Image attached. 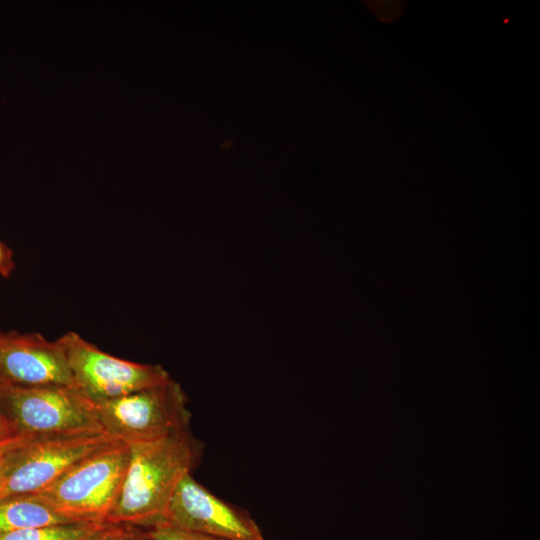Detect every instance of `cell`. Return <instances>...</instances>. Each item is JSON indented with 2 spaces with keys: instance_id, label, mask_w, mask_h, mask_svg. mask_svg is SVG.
Returning a JSON list of instances; mask_svg holds the SVG:
<instances>
[{
  "instance_id": "cell-1",
  "label": "cell",
  "mask_w": 540,
  "mask_h": 540,
  "mask_svg": "<svg viewBox=\"0 0 540 540\" xmlns=\"http://www.w3.org/2000/svg\"><path fill=\"white\" fill-rule=\"evenodd\" d=\"M128 444L130 460L126 477L106 523L151 529L164 523L174 491L198 466L204 445L190 427L155 440Z\"/></svg>"
},
{
  "instance_id": "cell-2",
  "label": "cell",
  "mask_w": 540,
  "mask_h": 540,
  "mask_svg": "<svg viewBox=\"0 0 540 540\" xmlns=\"http://www.w3.org/2000/svg\"><path fill=\"white\" fill-rule=\"evenodd\" d=\"M129 460V444L116 440L33 494L76 522L104 524L120 497Z\"/></svg>"
},
{
  "instance_id": "cell-3",
  "label": "cell",
  "mask_w": 540,
  "mask_h": 540,
  "mask_svg": "<svg viewBox=\"0 0 540 540\" xmlns=\"http://www.w3.org/2000/svg\"><path fill=\"white\" fill-rule=\"evenodd\" d=\"M0 406L17 434L35 439L104 432L95 404L72 386L0 384Z\"/></svg>"
},
{
  "instance_id": "cell-4",
  "label": "cell",
  "mask_w": 540,
  "mask_h": 540,
  "mask_svg": "<svg viewBox=\"0 0 540 540\" xmlns=\"http://www.w3.org/2000/svg\"><path fill=\"white\" fill-rule=\"evenodd\" d=\"M187 396L173 379L112 400L94 403L104 432L126 442L155 440L190 427Z\"/></svg>"
},
{
  "instance_id": "cell-5",
  "label": "cell",
  "mask_w": 540,
  "mask_h": 540,
  "mask_svg": "<svg viewBox=\"0 0 540 540\" xmlns=\"http://www.w3.org/2000/svg\"><path fill=\"white\" fill-rule=\"evenodd\" d=\"M73 385L93 403L112 400L171 380L159 365L126 361L101 351L74 332L61 336Z\"/></svg>"
},
{
  "instance_id": "cell-6",
  "label": "cell",
  "mask_w": 540,
  "mask_h": 540,
  "mask_svg": "<svg viewBox=\"0 0 540 540\" xmlns=\"http://www.w3.org/2000/svg\"><path fill=\"white\" fill-rule=\"evenodd\" d=\"M116 440L105 432L33 439L15 452L0 499L44 490L79 462Z\"/></svg>"
},
{
  "instance_id": "cell-7",
  "label": "cell",
  "mask_w": 540,
  "mask_h": 540,
  "mask_svg": "<svg viewBox=\"0 0 540 540\" xmlns=\"http://www.w3.org/2000/svg\"><path fill=\"white\" fill-rule=\"evenodd\" d=\"M163 524L227 540H266L248 511L217 497L192 474L174 491Z\"/></svg>"
},
{
  "instance_id": "cell-8",
  "label": "cell",
  "mask_w": 540,
  "mask_h": 540,
  "mask_svg": "<svg viewBox=\"0 0 540 540\" xmlns=\"http://www.w3.org/2000/svg\"><path fill=\"white\" fill-rule=\"evenodd\" d=\"M0 384L73 385L66 349L60 338L0 330Z\"/></svg>"
},
{
  "instance_id": "cell-9",
  "label": "cell",
  "mask_w": 540,
  "mask_h": 540,
  "mask_svg": "<svg viewBox=\"0 0 540 540\" xmlns=\"http://www.w3.org/2000/svg\"><path fill=\"white\" fill-rule=\"evenodd\" d=\"M79 523L66 516L38 494L0 499V534L57 524Z\"/></svg>"
},
{
  "instance_id": "cell-10",
  "label": "cell",
  "mask_w": 540,
  "mask_h": 540,
  "mask_svg": "<svg viewBox=\"0 0 540 540\" xmlns=\"http://www.w3.org/2000/svg\"><path fill=\"white\" fill-rule=\"evenodd\" d=\"M101 524L70 523L0 534V540H83Z\"/></svg>"
},
{
  "instance_id": "cell-11",
  "label": "cell",
  "mask_w": 540,
  "mask_h": 540,
  "mask_svg": "<svg viewBox=\"0 0 540 540\" xmlns=\"http://www.w3.org/2000/svg\"><path fill=\"white\" fill-rule=\"evenodd\" d=\"M83 540H155L149 529L130 525L104 523Z\"/></svg>"
},
{
  "instance_id": "cell-12",
  "label": "cell",
  "mask_w": 540,
  "mask_h": 540,
  "mask_svg": "<svg viewBox=\"0 0 540 540\" xmlns=\"http://www.w3.org/2000/svg\"><path fill=\"white\" fill-rule=\"evenodd\" d=\"M155 540H227L177 529L161 524L149 529Z\"/></svg>"
},
{
  "instance_id": "cell-13",
  "label": "cell",
  "mask_w": 540,
  "mask_h": 540,
  "mask_svg": "<svg viewBox=\"0 0 540 540\" xmlns=\"http://www.w3.org/2000/svg\"><path fill=\"white\" fill-rule=\"evenodd\" d=\"M35 438L25 435H14L9 438L0 439V460L6 457L11 452L22 448Z\"/></svg>"
},
{
  "instance_id": "cell-14",
  "label": "cell",
  "mask_w": 540,
  "mask_h": 540,
  "mask_svg": "<svg viewBox=\"0 0 540 540\" xmlns=\"http://www.w3.org/2000/svg\"><path fill=\"white\" fill-rule=\"evenodd\" d=\"M15 268L12 250L0 241V275L9 277Z\"/></svg>"
},
{
  "instance_id": "cell-15",
  "label": "cell",
  "mask_w": 540,
  "mask_h": 540,
  "mask_svg": "<svg viewBox=\"0 0 540 540\" xmlns=\"http://www.w3.org/2000/svg\"><path fill=\"white\" fill-rule=\"evenodd\" d=\"M14 435H17V433L0 406V439L9 438Z\"/></svg>"
},
{
  "instance_id": "cell-16",
  "label": "cell",
  "mask_w": 540,
  "mask_h": 540,
  "mask_svg": "<svg viewBox=\"0 0 540 540\" xmlns=\"http://www.w3.org/2000/svg\"><path fill=\"white\" fill-rule=\"evenodd\" d=\"M17 450H19V449H17ZM17 450L11 452L6 457H4L3 459L0 460V490H1L6 478L8 476V473H9L10 468H11L12 463H13L15 452Z\"/></svg>"
}]
</instances>
